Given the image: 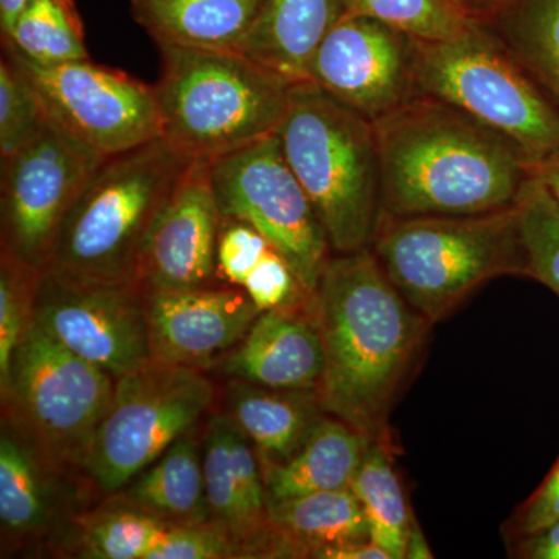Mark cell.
Segmentation results:
<instances>
[{"label": "cell", "instance_id": "cell-32", "mask_svg": "<svg viewBox=\"0 0 559 559\" xmlns=\"http://www.w3.org/2000/svg\"><path fill=\"white\" fill-rule=\"evenodd\" d=\"M49 121L39 95L2 51L0 61V160L9 159L43 131Z\"/></svg>", "mask_w": 559, "mask_h": 559}, {"label": "cell", "instance_id": "cell-3", "mask_svg": "<svg viewBox=\"0 0 559 559\" xmlns=\"http://www.w3.org/2000/svg\"><path fill=\"white\" fill-rule=\"evenodd\" d=\"M275 132L331 252L370 248L384 219L374 124L304 81L290 87Z\"/></svg>", "mask_w": 559, "mask_h": 559}, {"label": "cell", "instance_id": "cell-35", "mask_svg": "<svg viewBox=\"0 0 559 559\" xmlns=\"http://www.w3.org/2000/svg\"><path fill=\"white\" fill-rule=\"evenodd\" d=\"M246 557L237 540L212 524L171 525L148 559H221Z\"/></svg>", "mask_w": 559, "mask_h": 559}, {"label": "cell", "instance_id": "cell-19", "mask_svg": "<svg viewBox=\"0 0 559 559\" xmlns=\"http://www.w3.org/2000/svg\"><path fill=\"white\" fill-rule=\"evenodd\" d=\"M342 13V0H264L237 51L289 84L310 81L312 58Z\"/></svg>", "mask_w": 559, "mask_h": 559}, {"label": "cell", "instance_id": "cell-17", "mask_svg": "<svg viewBox=\"0 0 559 559\" xmlns=\"http://www.w3.org/2000/svg\"><path fill=\"white\" fill-rule=\"evenodd\" d=\"M210 524L245 544L267 551L271 544L270 498L259 454L229 414L213 415L202 448Z\"/></svg>", "mask_w": 559, "mask_h": 559}, {"label": "cell", "instance_id": "cell-2", "mask_svg": "<svg viewBox=\"0 0 559 559\" xmlns=\"http://www.w3.org/2000/svg\"><path fill=\"white\" fill-rule=\"evenodd\" d=\"M373 124L384 218L513 207L533 176V159L521 146L428 95Z\"/></svg>", "mask_w": 559, "mask_h": 559}, {"label": "cell", "instance_id": "cell-27", "mask_svg": "<svg viewBox=\"0 0 559 559\" xmlns=\"http://www.w3.org/2000/svg\"><path fill=\"white\" fill-rule=\"evenodd\" d=\"M349 488L366 514L371 543L388 551L390 558L403 559L412 514L388 437L371 441Z\"/></svg>", "mask_w": 559, "mask_h": 559}, {"label": "cell", "instance_id": "cell-20", "mask_svg": "<svg viewBox=\"0 0 559 559\" xmlns=\"http://www.w3.org/2000/svg\"><path fill=\"white\" fill-rule=\"evenodd\" d=\"M370 437L325 414L285 462L261 466L270 502L352 487Z\"/></svg>", "mask_w": 559, "mask_h": 559}, {"label": "cell", "instance_id": "cell-41", "mask_svg": "<svg viewBox=\"0 0 559 559\" xmlns=\"http://www.w3.org/2000/svg\"><path fill=\"white\" fill-rule=\"evenodd\" d=\"M404 558L407 559H429L432 558L428 543L423 536L417 522L412 518L409 533H407L406 550H404Z\"/></svg>", "mask_w": 559, "mask_h": 559}, {"label": "cell", "instance_id": "cell-5", "mask_svg": "<svg viewBox=\"0 0 559 559\" xmlns=\"http://www.w3.org/2000/svg\"><path fill=\"white\" fill-rule=\"evenodd\" d=\"M370 249L430 323L491 280L528 277L516 204L479 215L384 218Z\"/></svg>", "mask_w": 559, "mask_h": 559}, {"label": "cell", "instance_id": "cell-11", "mask_svg": "<svg viewBox=\"0 0 559 559\" xmlns=\"http://www.w3.org/2000/svg\"><path fill=\"white\" fill-rule=\"evenodd\" d=\"M2 47L49 119L95 153L114 156L162 138L154 86L90 60L39 62L10 44Z\"/></svg>", "mask_w": 559, "mask_h": 559}, {"label": "cell", "instance_id": "cell-6", "mask_svg": "<svg viewBox=\"0 0 559 559\" xmlns=\"http://www.w3.org/2000/svg\"><path fill=\"white\" fill-rule=\"evenodd\" d=\"M157 49L162 138L187 156L213 159L277 131L288 81L237 50Z\"/></svg>", "mask_w": 559, "mask_h": 559}, {"label": "cell", "instance_id": "cell-13", "mask_svg": "<svg viewBox=\"0 0 559 559\" xmlns=\"http://www.w3.org/2000/svg\"><path fill=\"white\" fill-rule=\"evenodd\" d=\"M105 156L55 121L2 160V253L43 271L62 221Z\"/></svg>", "mask_w": 559, "mask_h": 559}, {"label": "cell", "instance_id": "cell-43", "mask_svg": "<svg viewBox=\"0 0 559 559\" xmlns=\"http://www.w3.org/2000/svg\"><path fill=\"white\" fill-rule=\"evenodd\" d=\"M502 2L503 0H457L459 5L477 22L487 20Z\"/></svg>", "mask_w": 559, "mask_h": 559}, {"label": "cell", "instance_id": "cell-9", "mask_svg": "<svg viewBox=\"0 0 559 559\" xmlns=\"http://www.w3.org/2000/svg\"><path fill=\"white\" fill-rule=\"evenodd\" d=\"M212 382L191 367L151 360L116 380V392L83 468L105 495H117L191 432L212 407Z\"/></svg>", "mask_w": 559, "mask_h": 559}, {"label": "cell", "instance_id": "cell-26", "mask_svg": "<svg viewBox=\"0 0 559 559\" xmlns=\"http://www.w3.org/2000/svg\"><path fill=\"white\" fill-rule=\"evenodd\" d=\"M480 24L559 110V0H503Z\"/></svg>", "mask_w": 559, "mask_h": 559}, {"label": "cell", "instance_id": "cell-36", "mask_svg": "<svg viewBox=\"0 0 559 559\" xmlns=\"http://www.w3.org/2000/svg\"><path fill=\"white\" fill-rule=\"evenodd\" d=\"M271 248L270 241L249 224L223 218L216 250L218 274L241 288L249 272Z\"/></svg>", "mask_w": 559, "mask_h": 559}, {"label": "cell", "instance_id": "cell-33", "mask_svg": "<svg viewBox=\"0 0 559 559\" xmlns=\"http://www.w3.org/2000/svg\"><path fill=\"white\" fill-rule=\"evenodd\" d=\"M38 270L2 253L0 263V389L9 381L14 352L33 322Z\"/></svg>", "mask_w": 559, "mask_h": 559}, {"label": "cell", "instance_id": "cell-23", "mask_svg": "<svg viewBox=\"0 0 559 559\" xmlns=\"http://www.w3.org/2000/svg\"><path fill=\"white\" fill-rule=\"evenodd\" d=\"M53 466L10 419L0 433V522L9 538H35L58 518Z\"/></svg>", "mask_w": 559, "mask_h": 559}, {"label": "cell", "instance_id": "cell-1", "mask_svg": "<svg viewBox=\"0 0 559 559\" xmlns=\"http://www.w3.org/2000/svg\"><path fill=\"white\" fill-rule=\"evenodd\" d=\"M325 347L319 400L325 414L371 440L428 337V319L404 299L370 248L333 253L312 293Z\"/></svg>", "mask_w": 559, "mask_h": 559}, {"label": "cell", "instance_id": "cell-12", "mask_svg": "<svg viewBox=\"0 0 559 559\" xmlns=\"http://www.w3.org/2000/svg\"><path fill=\"white\" fill-rule=\"evenodd\" d=\"M33 322L116 380L153 360L146 290L140 283L94 282L44 267Z\"/></svg>", "mask_w": 559, "mask_h": 559}, {"label": "cell", "instance_id": "cell-14", "mask_svg": "<svg viewBox=\"0 0 559 559\" xmlns=\"http://www.w3.org/2000/svg\"><path fill=\"white\" fill-rule=\"evenodd\" d=\"M310 81L377 123L418 95L415 40L369 17L342 16L312 58Z\"/></svg>", "mask_w": 559, "mask_h": 559}, {"label": "cell", "instance_id": "cell-8", "mask_svg": "<svg viewBox=\"0 0 559 559\" xmlns=\"http://www.w3.org/2000/svg\"><path fill=\"white\" fill-rule=\"evenodd\" d=\"M116 378L80 358L35 322L22 337L2 389L9 418L57 471L79 466L108 414Z\"/></svg>", "mask_w": 559, "mask_h": 559}, {"label": "cell", "instance_id": "cell-40", "mask_svg": "<svg viewBox=\"0 0 559 559\" xmlns=\"http://www.w3.org/2000/svg\"><path fill=\"white\" fill-rule=\"evenodd\" d=\"M532 173L546 187L559 209V153L533 162Z\"/></svg>", "mask_w": 559, "mask_h": 559}, {"label": "cell", "instance_id": "cell-30", "mask_svg": "<svg viewBox=\"0 0 559 559\" xmlns=\"http://www.w3.org/2000/svg\"><path fill=\"white\" fill-rule=\"evenodd\" d=\"M342 16L369 17L417 43L457 38L477 22L457 0H342Z\"/></svg>", "mask_w": 559, "mask_h": 559}, {"label": "cell", "instance_id": "cell-16", "mask_svg": "<svg viewBox=\"0 0 559 559\" xmlns=\"http://www.w3.org/2000/svg\"><path fill=\"white\" fill-rule=\"evenodd\" d=\"M260 312L241 288L146 290L151 355L191 369L215 362L240 344Z\"/></svg>", "mask_w": 559, "mask_h": 559}, {"label": "cell", "instance_id": "cell-31", "mask_svg": "<svg viewBox=\"0 0 559 559\" xmlns=\"http://www.w3.org/2000/svg\"><path fill=\"white\" fill-rule=\"evenodd\" d=\"M528 277L559 297V209L549 191L532 176L516 201Z\"/></svg>", "mask_w": 559, "mask_h": 559}, {"label": "cell", "instance_id": "cell-38", "mask_svg": "<svg viewBox=\"0 0 559 559\" xmlns=\"http://www.w3.org/2000/svg\"><path fill=\"white\" fill-rule=\"evenodd\" d=\"M516 555L524 559H559V521L518 538Z\"/></svg>", "mask_w": 559, "mask_h": 559}, {"label": "cell", "instance_id": "cell-42", "mask_svg": "<svg viewBox=\"0 0 559 559\" xmlns=\"http://www.w3.org/2000/svg\"><path fill=\"white\" fill-rule=\"evenodd\" d=\"M28 2L31 0H0V32H2V38L9 35L17 16L27 7Z\"/></svg>", "mask_w": 559, "mask_h": 559}, {"label": "cell", "instance_id": "cell-18", "mask_svg": "<svg viewBox=\"0 0 559 559\" xmlns=\"http://www.w3.org/2000/svg\"><path fill=\"white\" fill-rule=\"evenodd\" d=\"M223 370L235 380L282 390L319 392L325 347L312 294L300 304L260 312Z\"/></svg>", "mask_w": 559, "mask_h": 559}, {"label": "cell", "instance_id": "cell-39", "mask_svg": "<svg viewBox=\"0 0 559 559\" xmlns=\"http://www.w3.org/2000/svg\"><path fill=\"white\" fill-rule=\"evenodd\" d=\"M319 559H392L388 551L371 540L326 547L314 555Z\"/></svg>", "mask_w": 559, "mask_h": 559}, {"label": "cell", "instance_id": "cell-10", "mask_svg": "<svg viewBox=\"0 0 559 559\" xmlns=\"http://www.w3.org/2000/svg\"><path fill=\"white\" fill-rule=\"evenodd\" d=\"M210 179L224 219L259 230L314 293L333 255L310 198L283 156L277 132L210 159Z\"/></svg>", "mask_w": 559, "mask_h": 559}, {"label": "cell", "instance_id": "cell-4", "mask_svg": "<svg viewBox=\"0 0 559 559\" xmlns=\"http://www.w3.org/2000/svg\"><path fill=\"white\" fill-rule=\"evenodd\" d=\"M193 160L165 138L105 157L62 221L46 267L94 282L139 283L151 226Z\"/></svg>", "mask_w": 559, "mask_h": 559}, {"label": "cell", "instance_id": "cell-34", "mask_svg": "<svg viewBox=\"0 0 559 559\" xmlns=\"http://www.w3.org/2000/svg\"><path fill=\"white\" fill-rule=\"evenodd\" d=\"M241 289L260 311L277 310L300 304L311 296L294 274L285 257L271 248L249 272Z\"/></svg>", "mask_w": 559, "mask_h": 559}, {"label": "cell", "instance_id": "cell-7", "mask_svg": "<svg viewBox=\"0 0 559 559\" xmlns=\"http://www.w3.org/2000/svg\"><path fill=\"white\" fill-rule=\"evenodd\" d=\"M415 81L418 95L463 110L533 162L559 153V110L480 22L457 38L415 40Z\"/></svg>", "mask_w": 559, "mask_h": 559}, {"label": "cell", "instance_id": "cell-28", "mask_svg": "<svg viewBox=\"0 0 559 559\" xmlns=\"http://www.w3.org/2000/svg\"><path fill=\"white\" fill-rule=\"evenodd\" d=\"M2 43L39 62L90 60L73 0H31Z\"/></svg>", "mask_w": 559, "mask_h": 559}, {"label": "cell", "instance_id": "cell-24", "mask_svg": "<svg viewBox=\"0 0 559 559\" xmlns=\"http://www.w3.org/2000/svg\"><path fill=\"white\" fill-rule=\"evenodd\" d=\"M282 557L314 558L326 547L370 540L369 524L352 488L270 502Z\"/></svg>", "mask_w": 559, "mask_h": 559}, {"label": "cell", "instance_id": "cell-15", "mask_svg": "<svg viewBox=\"0 0 559 559\" xmlns=\"http://www.w3.org/2000/svg\"><path fill=\"white\" fill-rule=\"evenodd\" d=\"M223 215L210 159H194L151 226L138 282L145 290L212 286Z\"/></svg>", "mask_w": 559, "mask_h": 559}, {"label": "cell", "instance_id": "cell-29", "mask_svg": "<svg viewBox=\"0 0 559 559\" xmlns=\"http://www.w3.org/2000/svg\"><path fill=\"white\" fill-rule=\"evenodd\" d=\"M171 525L116 500L80 521L76 551L90 559H148Z\"/></svg>", "mask_w": 559, "mask_h": 559}, {"label": "cell", "instance_id": "cell-22", "mask_svg": "<svg viewBox=\"0 0 559 559\" xmlns=\"http://www.w3.org/2000/svg\"><path fill=\"white\" fill-rule=\"evenodd\" d=\"M226 395L229 417L255 448L261 466L289 459L325 415L316 390L270 389L237 380Z\"/></svg>", "mask_w": 559, "mask_h": 559}, {"label": "cell", "instance_id": "cell-21", "mask_svg": "<svg viewBox=\"0 0 559 559\" xmlns=\"http://www.w3.org/2000/svg\"><path fill=\"white\" fill-rule=\"evenodd\" d=\"M264 0H130L157 47L238 50Z\"/></svg>", "mask_w": 559, "mask_h": 559}, {"label": "cell", "instance_id": "cell-37", "mask_svg": "<svg viewBox=\"0 0 559 559\" xmlns=\"http://www.w3.org/2000/svg\"><path fill=\"white\" fill-rule=\"evenodd\" d=\"M559 521V460L535 495L518 511L514 533L518 538L533 535Z\"/></svg>", "mask_w": 559, "mask_h": 559}, {"label": "cell", "instance_id": "cell-25", "mask_svg": "<svg viewBox=\"0 0 559 559\" xmlns=\"http://www.w3.org/2000/svg\"><path fill=\"white\" fill-rule=\"evenodd\" d=\"M114 500L170 525L210 524L202 451L191 432L114 495Z\"/></svg>", "mask_w": 559, "mask_h": 559}]
</instances>
